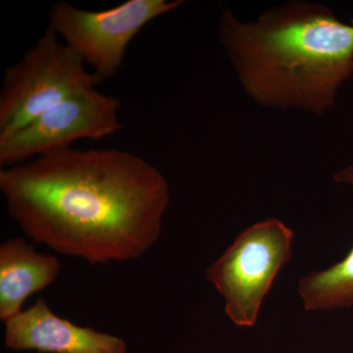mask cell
<instances>
[{"label": "cell", "mask_w": 353, "mask_h": 353, "mask_svg": "<svg viewBox=\"0 0 353 353\" xmlns=\"http://www.w3.org/2000/svg\"><path fill=\"white\" fill-rule=\"evenodd\" d=\"M7 211L34 243L88 263L143 256L170 204L163 174L126 150L58 148L0 169Z\"/></svg>", "instance_id": "6da1fadb"}, {"label": "cell", "mask_w": 353, "mask_h": 353, "mask_svg": "<svg viewBox=\"0 0 353 353\" xmlns=\"http://www.w3.org/2000/svg\"><path fill=\"white\" fill-rule=\"evenodd\" d=\"M219 39L262 108L324 115L353 77V24L322 4L290 1L246 22L223 9Z\"/></svg>", "instance_id": "7a4b0ae2"}, {"label": "cell", "mask_w": 353, "mask_h": 353, "mask_svg": "<svg viewBox=\"0 0 353 353\" xmlns=\"http://www.w3.org/2000/svg\"><path fill=\"white\" fill-rule=\"evenodd\" d=\"M294 233L283 221L267 218L246 228L206 269L236 326L253 328L276 278L292 259Z\"/></svg>", "instance_id": "3957f363"}, {"label": "cell", "mask_w": 353, "mask_h": 353, "mask_svg": "<svg viewBox=\"0 0 353 353\" xmlns=\"http://www.w3.org/2000/svg\"><path fill=\"white\" fill-rule=\"evenodd\" d=\"M103 83L54 32L46 30L18 63L6 69L0 92V138L29 124L58 102Z\"/></svg>", "instance_id": "277c9868"}, {"label": "cell", "mask_w": 353, "mask_h": 353, "mask_svg": "<svg viewBox=\"0 0 353 353\" xmlns=\"http://www.w3.org/2000/svg\"><path fill=\"white\" fill-rule=\"evenodd\" d=\"M183 4L182 0H127L106 10L90 11L58 1L51 7L48 29L104 82L117 75L128 46L146 25Z\"/></svg>", "instance_id": "5b68a950"}, {"label": "cell", "mask_w": 353, "mask_h": 353, "mask_svg": "<svg viewBox=\"0 0 353 353\" xmlns=\"http://www.w3.org/2000/svg\"><path fill=\"white\" fill-rule=\"evenodd\" d=\"M121 101L97 88L67 97L18 131L0 138V167L14 166L79 139L101 141L123 128Z\"/></svg>", "instance_id": "8992f818"}, {"label": "cell", "mask_w": 353, "mask_h": 353, "mask_svg": "<svg viewBox=\"0 0 353 353\" xmlns=\"http://www.w3.org/2000/svg\"><path fill=\"white\" fill-rule=\"evenodd\" d=\"M4 343L12 350L39 353H128L119 336L83 328L55 315L46 299L4 322Z\"/></svg>", "instance_id": "52a82bcc"}, {"label": "cell", "mask_w": 353, "mask_h": 353, "mask_svg": "<svg viewBox=\"0 0 353 353\" xmlns=\"http://www.w3.org/2000/svg\"><path fill=\"white\" fill-rule=\"evenodd\" d=\"M59 260L43 254L24 239H10L0 245V320L8 321L22 312L32 294L57 281Z\"/></svg>", "instance_id": "ba28073f"}, {"label": "cell", "mask_w": 353, "mask_h": 353, "mask_svg": "<svg viewBox=\"0 0 353 353\" xmlns=\"http://www.w3.org/2000/svg\"><path fill=\"white\" fill-rule=\"evenodd\" d=\"M334 181L353 187V165L336 171ZM299 294L310 312L353 307V246L341 261L301 278Z\"/></svg>", "instance_id": "9c48e42d"}]
</instances>
